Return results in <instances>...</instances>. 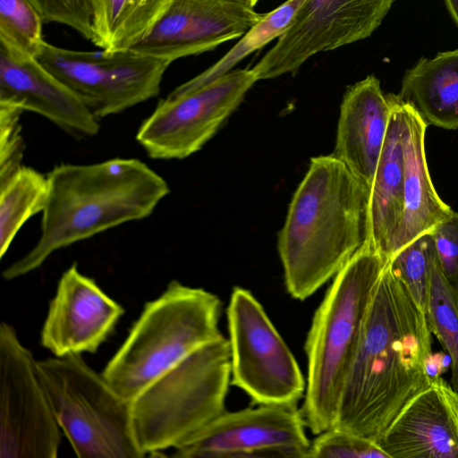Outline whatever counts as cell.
Returning <instances> with one entry per match:
<instances>
[{
	"mask_svg": "<svg viewBox=\"0 0 458 458\" xmlns=\"http://www.w3.org/2000/svg\"><path fill=\"white\" fill-rule=\"evenodd\" d=\"M431 335L426 315L388 259L371 296L333 427L377 442L430 382Z\"/></svg>",
	"mask_w": 458,
	"mask_h": 458,
	"instance_id": "cell-1",
	"label": "cell"
},
{
	"mask_svg": "<svg viewBox=\"0 0 458 458\" xmlns=\"http://www.w3.org/2000/svg\"><path fill=\"white\" fill-rule=\"evenodd\" d=\"M47 175L49 196L40 236L30 250L4 269L7 281L38 269L56 250L149 216L170 192L166 181L136 158L60 164Z\"/></svg>",
	"mask_w": 458,
	"mask_h": 458,
	"instance_id": "cell-2",
	"label": "cell"
},
{
	"mask_svg": "<svg viewBox=\"0 0 458 458\" xmlns=\"http://www.w3.org/2000/svg\"><path fill=\"white\" fill-rule=\"evenodd\" d=\"M369 189L333 154L312 157L278 234L288 293L303 301L367 240Z\"/></svg>",
	"mask_w": 458,
	"mask_h": 458,
	"instance_id": "cell-3",
	"label": "cell"
},
{
	"mask_svg": "<svg viewBox=\"0 0 458 458\" xmlns=\"http://www.w3.org/2000/svg\"><path fill=\"white\" fill-rule=\"evenodd\" d=\"M388 260L364 245L333 278L305 342L307 385L301 416L315 435L335 422L375 285Z\"/></svg>",
	"mask_w": 458,
	"mask_h": 458,
	"instance_id": "cell-4",
	"label": "cell"
},
{
	"mask_svg": "<svg viewBox=\"0 0 458 458\" xmlns=\"http://www.w3.org/2000/svg\"><path fill=\"white\" fill-rule=\"evenodd\" d=\"M221 310L216 294L171 281L158 297L144 304L103 376L131 401L185 357L222 337Z\"/></svg>",
	"mask_w": 458,
	"mask_h": 458,
	"instance_id": "cell-5",
	"label": "cell"
},
{
	"mask_svg": "<svg viewBox=\"0 0 458 458\" xmlns=\"http://www.w3.org/2000/svg\"><path fill=\"white\" fill-rule=\"evenodd\" d=\"M231 384L229 341L211 342L158 377L130 401L141 453L159 456L188 440L225 410Z\"/></svg>",
	"mask_w": 458,
	"mask_h": 458,
	"instance_id": "cell-6",
	"label": "cell"
},
{
	"mask_svg": "<svg viewBox=\"0 0 458 458\" xmlns=\"http://www.w3.org/2000/svg\"><path fill=\"white\" fill-rule=\"evenodd\" d=\"M61 430L80 458H142L130 401L83 360L82 354L38 360Z\"/></svg>",
	"mask_w": 458,
	"mask_h": 458,
	"instance_id": "cell-7",
	"label": "cell"
},
{
	"mask_svg": "<svg viewBox=\"0 0 458 458\" xmlns=\"http://www.w3.org/2000/svg\"><path fill=\"white\" fill-rule=\"evenodd\" d=\"M231 384L257 405L296 406L307 382L264 308L247 289L234 287L227 307Z\"/></svg>",
	"mask_w": 458,
	"mask_h": 458,
	"instance_id": "cell-8",
	"label": "cell"
},
{
	"mask_svg": "<svg viewBox=\"0 0 458 458\" xmlns=\"http://www.w3.org/2000/svg\"><path fill=\"white\" fill-rule=\"evenodd\" d=\"M36 58L99 120L157 96L171 64L131 49L71 50L46 41Z\"/></svg>",
	"mask_w": 458,
	"mask_h": 458,
	"instance_id": "cell-9",
	"label": "cell"
},
{
	"mask_svg": "<svg viewBox=\"0 0 458 458\" xmlns=\"http://www.w3.org/2000/svg\"><path fill=\"white\" fill-rule=\"evenodd\" d=\"M61 432L38 360L1 322L0 457L55 458Z\"/></svg>",
	"mask_w": 458,
	"mask_h": 458,
	"instance_id": "cell-10",
	"label": "cell"
},
{
	"mask_svg": "<svg viewBox=\"0 0 458 458\" xmlns=\"http://www.w3.org/2000/svg\"><path fill=\"white\" fill-rule=\"evenodd\" d=\"M252 69H234L199 88L171 92L140 125L136 140L153 159H183L199 151L257 82Z\"/></svg>",
	"mask_w": 458,
	"mask_h": 458,
	"instance_id": "cell-11",
	"label": "cell"
},
{
	"mask_svg": "<svg viewBox=\"0 0 458 458\" xmlns=\"http://www.w3.org/2000/svg\"><path fill=\"white\" fill-rule=\"evenodd\" d=\"M394 0H305L292 24L252 68L257 81L295 74L314 55L369 37Z\"/></svg>",
	"mask_w": 458,
	"mask_h": 458,
	"instance_id": "cell-12",
	"label": "cell"
},
{
	"mask_svg": "<svg viewBox=\"0 0 458 458\" xmlns=\"http://www.w3.org/2000/svg\"><path fill=\"white\" fill-rule=\"evenodd\" d=\"M296 406L225 411L172 454L179 458H310V441Z\"/></svg>",
	"mask_w": 458,
	"mask_h": 458,
	"instance_id": "cell-13",
	"label": "cell"
},
{
	"mask_svg": "<svg viewBox=\"0 0 458 458\" xmlns=\"http://www.w3.org/2000/svg\"><path fill=\"white\" fill-rule=\"evenodd\" d=\"M250 0H171L148 33L131 49L174 62L242 38L261 21Z\"/></svg>",
	"mask_w": 458,
	"mask_h": 458,
	"instance_id": "cell-14",
	"label": "cell"
},
{
	"mask_svg": "<svg viewBox=\"0 0 458 458\" xmlns=\"http://www.w3.org/2000/svg\"><path fill=\"white\" fill-rule=\"evenodd\" d=\"M124 312L74 263L58 281L40 332V344L55 357L95 353Z\"/></svg>",
	"mask_w": 458,
	"mask_h": 458,
	"instance_id": "cell-15",
	"label": "cell"
},
{
	"mask_svg": "<svg viewBox=\"0 0 458 458\" xmlns=\"http://www.w3.org/2000/svg\"><path fill=\"white\" fill-rule=\"evenodd\" d=\"M377 444L388 458H458V394L440 376L402 409Z\"/></svg>",
	"mask_w": 458,
	"mask_h": 458,
	"instance_id": "cell-16",
	"label": "cell"
},
{
	"mask_svg": "<svg viewBox=\"0 0 458 458\" xmlns=\"http://www.w3.org/2000/svg\"><path fill=\"white\" fill-rule=\"evenodd\" d=\"M0 104L38 114L77 138L92 137L99 119L36 57L0 47Z\"/></svg>",
	"mask_w": 458,
	"mask_h": 458,
	"instance_id": "cell-17",
	"label": "cell"
},
{
	"mask_svg": "<svg viewBox=\"0 0 458 458\" xmlns=\"http://www.w3.org/2000/svg\"><path fill=\"white\" fill-rule=\"evenodd\" d=\"M391 116V106L374 75L344 94L332 153L369 189L372 184Z\"/></svg>",
	"mask_w": 458,
	"mask_h": 458,
	"instance_id": "cell-18",
	"label": "cell"
},
{
	"mask_svg": "<svg viewBox=\"0 0 458 458\" xmlns=\"http://www.w3.org/2000/svg\"><path fill=\"white\" fill-rule=\"evenodd\" d=\"M400 106L404 164L403 211L393 256L416 238L430 233L454 211L440 199L430 178L425 153L428 124L401 98Z\"/></svg>",
	"mask_w": 458,
	"mask_h": 458,
	"instance_id": "cell-19",
	"label": "cell"
},
{
	"mask_svg": "<svg viewBox=\"0 0 458 458\" xmlns=\"http://www.w3.org/2000/svg\"><path fill=\"white\" fill-rule=\"evenodd\" d=\"M386 97L391 116L369 191L366 243L388 260L394 254L403 217L404 164L400 98L392 93Z\"/></svg>",
	"mask_w": 458,
	"mask_h": 458,
	"instance_id": "cell-20",
	"label": "cell"
},
{
	"mask_svg": "<svg viewBox=\"0 0 458 458\" xmlns=\"http://www.w3.org/2000/svg\"><path fill=\"white\" fill-rule=\"evenodd\" d=\"M397 95L428 125L458 129V48L420 58L405 72Z\"/></svg>",
	"mask_w": 458,
	"mask_h": 458,
	"instance_id": "cell-21",
	"label": "cell"
},
{
	"mask_svg": "<svg viewBox=\"0 0 458 458\" xmlns=\"http://www.w3.org/2000/svg\"><path fill=\"white\" fill-rule=\"evenodd\" d=\"M171 0H90L92 43L102 50L131 49L163 15Z\"/></svg>",
	"mask_w": 458,
	"mask_h": 458,
	"instance_id": "cell-22",
	"label": "cell"
},
{
	"mask_svg": "<svg viewBox=\"0 0 458 458\" xmlns=\"http://www.w3.org/2000/svg\"><path fill=\"white\" fill-rule=\"evenodd\" d=\"M49 196L47 175L22 165L0 182V258L8 251L22 225L42 213Z\"/></svg>",
	"mask_w": 458,
	"mask_h": 458,
	"instance_id": "cell-23",
	"label": "cell"
},
{
	"mask_svg": "<svg viewBox=\"0 0 458 458\" xmlns=\"http://www.w3.org/2000/svg\"><path fill=\"white\" fill-rule=\"evenodd\" d=\"M305 0H286L250 29L220 60L209 68L175 88L172 92L184 93L208 84L233 70L252 52L280 38L292 24Z\"/></svg>",
	"mask_w": 458,
	"mask_h": 458,
	"instance_id": "cell-24",
	"label": "cell"
},
{
	"mask_svg": "<svg viewBox=\"0 0 458 458\" xmlns=\"http://www.w3.org/2000/svg\"><path fill=\"white\" fill-rule=\"evenodd\" d=\"M426 318L451 360V384L458 392V293L445 279L437 261L431 262Z\"/></svg>",
	"mask_w": 458,
	"mask_h": 458,
	"instance_id": "cell-25",
	"label": "cell"
},
{
	"mask_svg": "<svg viewBox=\"0 0 458 458\" xmlns=\"http://www.w3.org/2000/svg\"><path fill=\"white\" fill-rule=\"evenodd\" d=\"M43 22L30 0H0V47L13 55L37 57L45 43Z\"/></svg>",
	"mask_w": 458,
	"mask_h": 458,
	"instance_id": "cell-26",
	"label": "cell"
},
{
	"mask_svg": "<svg viewBox=\"0 0 458 458\" xmlns=\"http://www.w3.org/2000/svg\"><path fill=\"white\" fill-rule=\"evenodd\" d=\"M434 254L433 240L430 233H428L405 245L389 259L393 269L425 315Z\"/></svg>",
	"mask_w": 458,
	"mask_h": 458,
	"instance_id": "cell-27",
	"label": "cell"
},
{
	"mask_svg": "<svg viewBox=\"0 0 458 458\" xmlns=\"http://www.w3.org/2000/svg\"><path fill=\"white\" fill-rule=\"evenodd\" d=\"M388 458L377 442L331 428L310 442V458Z\"/></svg>",
	"mask_w": 458,
	"mask_h": 458,
	"instance_id": "cell-28",
	"label": "cell"
},
{
	"mask_svg": "<svg viewBox=\"0 0 458 458\" xmlns=\"http://www.w3.org/2000/svg\"><path fill=\"white\" fill-rule=\"evenodd\" d=\"M23 111L0 104V182L22 166L25 148L20 116Z\"/></svg>",
	"mask_w": 458,
	"mask_h": 458,
	"instance_id": "cell-29",
	"label": "cell"
},
{
	"mask_svg": "<svg viewBox=\"0 0 458 458\" xmlns=\"http://www.w3.org/2000/svg\"><path fill=\"white\" fill-rule=\"evenodd\" d=\"M44 22L66 25L92 41V9L90 0H30Z\"/></svg>",
	"mask_w": 458,
	"mask_h": 458,
	"instance_id": "cell-30",
	"label": "cell"
},
{
	"mask_svg": "<svg viewBox=\"0 0 458 458\" xmlns=\"http://www.w3.org/2000/svg\"><path fill=\"white\" fill-rule=\"evenodd\" d=\"M430 234L439 268L458 293V212L453 211L434 227Z\"/></svg>",
	"mask_w": 458,
	"mask_h": 458,
	"instance_id": "cell-31",
	"label": "cell"
},
{
	"mask_svg": "<svg viewBox=\"0 0 458 458\" xmlns=\"http://www.w3.org/2000/svg\"><path fill=\"white\" fill-rule=\"evenodd\" d=\"M447 9L458 26V0H445Z\"/></svg>",
	"mask_w": 458,
	"mask_h": 458,
	"instance_id": "cell-32",
	"label": "cell"
},
{
	"mask_svg": "<svg viewBox=\"0 0 458 458\" xmlns=\"http://www.w3.org/2000/svg\"><path fill=\"white\" fill-rule=\"evenodd\" d=\"M254 5L259 1V0H250Z\"/></svg>",
	"mask_w": 458,
	"mask_h": 458,
	"instance_id": "cell-33",
	"label": "cell"
},
{
	"mask_svg": "<svg viewBox=\"0 0 458 458\" xmlns=\"http://www.w3.org/2000/svg\"><path fill=\"white\" fill-rule=\"evenodd\" d=\"M457 394H458V392H457Z\"/></svg>",
	"mask_w": 458,
	"mask_h": 458,
	"instance_id": "cell-34",
	"label": "cell"
}]
</instances>
